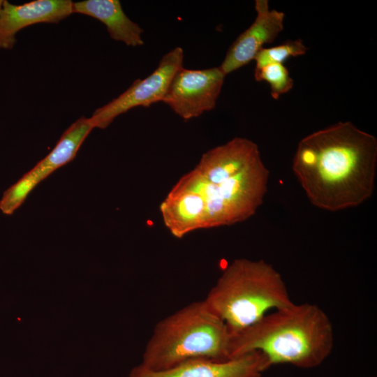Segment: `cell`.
Returning <instances> with one entry per match:
<instances>
[{
  "label": "cell",
  "instance_id": "1",
  "mask_svg": "<svg viewBox=\"0 0 377 377\" xmlns=\"http://www.w3.org/2000/svg\"><path fill=\"white\" fill-rule=\"evenodd\" d=\"M376 162V138L350 121H340L300 140L293 170L313 205L338 211L371 197Z\"/></svg>",
  "mask_w": 377,
  "mask_h": 377
},
{
  "label": "cell",
  "instance_id": "2",
  "mask_svg": "<svg viewBox=\"0 0 377 377\" xmlns=\"http://www.w3.org/2000/svg\"><path fill=\"white\" fill-rule=\"evenodd\" d=\"M334 332L318 305L294 302L274 309L252 325L230 336V359L258 351L270 366L289 364L302 369L318 367L330 355Z\"/></svg>",
  "mask_w": 377,
  "mask_h": 377
},
{
  "label": "cell",
  "instance_id": "3",
  "mask_svg": "<svg viewBox=\"0 0 377 377\" xmlns=\"http://www.w3.org/2000/svg\"><path fill=\"white\" fill-rule=\"evenodd\" d=\"M226 324L230 336L269 312L293 303L279 272L263 260L236 259L204 300Z\"/></svg>",
  "mask_w": 377,
  "mask_h": 377
},
{
  "label": "cell",
  "instance_id": "4",
  "mask_svg": "<svg viewBox=\"0 0 377 377\" xmlns=\"http://www.w3.org/2000/svg\"><path fill=\"white\" fill-rule=\"evenodd\" d=\"M230 340L224 322L204 300L194 302L156 325L140 365L162 371L192 360H228Z\"/></svg>",
  "mask_w": 377,
  "mask_h": 377
},
{
  "label": "cell",
  "instance_id": "5",
  "mask_svg": "<svg viewBox=\"0 0 377 377\" xmlns=\"http://www.w3.org/2000/svg\"><path fill=\"white\" fill-rule=\"evenodd\" d=\"M183 62L184 51L180 47L165 54L150 75L135 80L124 92L94 112L90 119L94 128H105L117 117L135 107L148 108L163 102L174 75L183 67Z\"/></svg>",
  "mask_w": 377,
  "mask_h": 377
},
{
  "label": "cell",
  "instance_id": "6",
  "mask_svg": "<svg viewBox=\"0 0 377 377\" xmlns=\"http://www.w3.org/2000/svg\"><path fill=\"white\" fill-rule=\"evenodd\" d=\"M226 75L220 66L201 70L182 67L163 102L184 120L199 117L215 108Z\"/></svg>",
  "mask_w": 377,
  "mask_h": 377
},
{
  "label": "cell",
  "instance_id": "7",
  "mask_svg": "<svg viewBox=\"0 0 377 377\" xmlns=\"http://www.w3.org/2000/svg\"><path fill=\"white\" fill-rule=\"evenodd\" d=\"M270 367L263 353L253 351L226 361L192 360L162 371L140 364L132 369L129 377H262Z\"/></svg>",
  "mask_w": 377,
  "mask_h": 377
},
{
  "label": "cell",
  "instance_id": "8",
  "mask_svg": "<svg viewBox=\"0 0 377 377\" xmlns=\"http://www.w3.org/2000/svg\"><path fill=\"white\" fill-rule=\"evenodd\" d=\"M255 10L253 22L232 43L219 66L226 75L254 60L264 45L273 42L283 29L285 14L270 9L267 0H256Z\"/></svg>",
  "mask_w": 377,
  "mask_h": 377
},
{
  "label": "cell",
  "instance_id": "9",
  "mask_svg": "<svg viewBox=\"0 0 377 377\" xmlns=\"http://www.w3.org/2000/svg\"><path fill=\"white\" fill-rule=\"evenodd\" d=\"M71 0H35L22 5L3 0L0 10V50L11 49L22 29L38 23H59L73 13Z\"/></svg>",
  "mask_w": 377,
  "mask_h": 377
},
{
  "label": "cell",
  "instance_id": "10",
  "mask_svg": "<svg viewBox=\"0 0 377 377\" xmlns=\"http://www.w3.org/2000/svg\"><path fill=\"white\" fill-rule=\"evenodd\" d=\"M259 158L260 153L255 142L235 137L203 154L194 169L209 182L218 184Z\"/></svg>",
  "mask_w": 377,
  "mask_h": 377
},
{
  "label": "cell",
  "instance_id": "11",
  "mask_svg": "<svg viewBox=\"0 0 377 377\" xmlns=\"http://www.w3.org/2000/svg\"><path fill=\"white\" fill-rule=\"evenodd\" d=\"M165 226L176 238L207 228V213L202 198L176 183L160 205Z\"/></svg>",
  "mask_w": 377,
  "mask_h": 377
},
{
  "label": "cell",
  "instance_id": "12",
  "mask_svg": "<svg viewBox=\"0 0 377 377\" xmlns=\"http://www.w3.org/2000/svg\"><path fill=\"white\" fill-rule=\"evenodd\" d=\"M90 16L103 23L111 38L128 46L144 44L143 29L124 13L118 0H85L73 3V13Z\"/></svg>",
  "mask_w": 377,
  "mask_h": 377
},
{
  "label": "cell",
  "instance_id": "13",
  "mask_svg": "<svg viewBox=\"0 0 377 377\" xmlns=\"http://www.w3.org/2000/svg\"><path fill=\"white\" fill-rule=\"evenodd\" d=\"M94 128L90 117H81L63 133L52 151L31 170L43 181L75 157L84 140Z\"/></svg>",
  "mask_w": 377,
  "mask_h": 377
},
{
  "label": "cell",
  "instance_id": "14",
  "mask_svg": "<svg viewBox=\"0 0 377 377\" xmlns=\"http://www.w3.org/2000/svg\"><path fill=\"white\" fill-rule=\"evenodd\" d=\"M40 182L36 174L30 170L5 191L0 200V210L4 214L11 215Z\"/></svg>",
  "mask_w": 377,
  "mask_h": 377
},
{
  "label": "cell",
  "instance_id": "15",
  "mask_svg": "<svg viewBox=\"0 0 377 377\" xmlns=\"http://www.w3.org/2000/svg\"><path fill=\"white\" fill-rule=\"evenodd\" d=\"M254 77L256 81H264L270 87V94L274 99L292 89L294 81L283 64H272L260 68L255 69Z\"/></svg>",
  "mask_w": 377,
  "mask_h": 377
},
{
  "label": "cell",
  "instance_id": "16",
  "mask_svg": "<svg viewBox=\"0 0 377 377\" xmlns=\"http://www.w3.org/2000/svg\"><path fill=\"white\" fill-rule=\"evenodd\" d=\"M307 47L301 39L287 40L271 47H263L256 56L255 69L272 64H283L290 57L304 54Z\"/></svg>",
  "mask_w": 377,
  "mask_h": 377
},
{
  "label": "cell",
  "instance_id": "17",
  "mask_svg": "<svg viewBox=\"0 0 377 377\" xmlns=\"http://www.w3.org/2000/svg\"><path fill=\"white\" fill-rule=\"evenodd\" d=\"M3 2V0H0V10H1V7H2Z\"/></svg>",
  "mask_w": 377,
  "mask_h": 377
},
{
  "label": "cell",
  "instance_id": "18",
  "mask_svg": "<svg viewBox=\"0 0 377 377\" xmlns=\"http://www.w3.org/2000/svg\"><path fill=\"white\" fill-rule=\"evenodd\" d=\"M369 377H375V376H369Z\"/></svg>",
  "mask_w": 377,
  "mask_h": 377
}]
</instances>
